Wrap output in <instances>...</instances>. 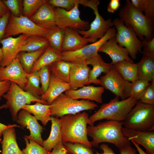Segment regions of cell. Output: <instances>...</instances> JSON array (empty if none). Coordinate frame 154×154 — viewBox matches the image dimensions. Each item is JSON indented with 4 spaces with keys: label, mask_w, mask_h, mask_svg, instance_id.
Masks as SVG:
<instances>
[{
    "label": "cell",
    "mask_w": 154,
    "mask_h": 154,
    "mask_svg": "<svg viewBox=\"0 0 154 154\" xmlns=\"http://www.w3.org/2000/svg\"><path fill=\"white\" fill-rule=\"evenodd\" d=\"M100 149L102 151L101 153L97 151H95V154H116L113 149L107 144L103 143L99 147Z\"/></svg>",
    "instance_id": "51"
},
{
    "label": "cell",
    "mask_w": 154,
    "mask_h": 154,
    "mask_svg": "<svg viewBox=\"0 0 154 154\" xmlns=\"http://www.w3.org/2000/svg\"><path fill=\"white\" fill-rule=\"evenodd\" d=\"M87 64L92 67L89 73V81L90 84H100L101 82L98 77L102 73H107L114 66L111 63L105 62L98 53L85 60Z\"/></svg>",
    "instance_id": "24"
},
{
    "label": "cell",
    "mask_w": 154,
    "mask_h": 154,
    "mask_svg": "<svg viewBox=\"0 0 154 154\" xmlns=\"http://www.w3.org/2000/svg\"><path fill=\"white\" fill-rule=\"evenodd\" d=\"M139 100L143 103L154 105V82H151Z\"/></svg>",
    "instance_id": "44"
},
{
    "label": "cell",
    "mask_w": 154,
    "mask_h": 154,
    "mask_svg": "<svg viewBox=\"0 0 154 154\" xmlns=\"http://www.w3.org/2000/svg\"><path fill=\"white\" fill-rule=\"evenodd\" d=\"M26 146L22 151L24 154H50L49 151L34 140L24 137Z\"/></svg>",
    "instance_id": "40"
},
{
    "label": "cell",
    "mask_w": 154,
    "mask_h": 154,
    "mask_svg": "<svg viewBox=\"0 0 154 154\" xmlns=\"http://www.w3.org/2000/svg\"><path fill=\"white\" fill-rule=\"evenodd\" d=\"M51 71L64 82L69 83L70 63L62 60L56 62L49 66Z\"/></svg>",
    "instance_id": "33"
},
{
    "label": "cell",
    "mask_w": 154,
    "mask_h": 154,
    "mask_svg": "<svg viewBox=\"0 0 154 154\" xmlns=\"http://www.w3.org/2000/svg\"><path fill=\"white\" fill-rule=\"evenodd\" d=\"M48 3L54 7H59L70 11L77 4L89 7L92 3L91 0H50Z\"/></svg>",
    "instance_id": "37"
},
{
    "label": "cell",
    "mask_w": 154,
    "mask_h": 154,
    "mask_svg": "<svg viewBox=\"0 0 154 154\" xmlns=\"http://www.w3.org/2000/svg\"><path fill=\"white\" fill-rule=\"evenodd\" d=\"M5 108H8L6 104L1 106L0 107V110ZM11 127H18L22 128L20 125H17L16 124L7 125L0 122V139H1V138L3 135V132L6 129Z\"/></svg>",
    "instance_id": "50"
},
{
    "label": "cell",
    "mask_w": 154,
    "mask_h": 154,
    "mask_svg": "<svg viewBox=\"0 0 154 154\" xmlns=\"http://www.w3.org/2000/svg\"><path fill=\"white\" fill-rule=\"evenodd\" d=\"M11 14L9 11L0 18V43L3 38Z\"/></svg>",
    "instance_id": "46"
},
{
    "label": "cell",
    "mask_w": 154,
    "mask_h": 154,
    "mask_svg": "<svg viewBox=\"0 0 154 154\" xmlns=\"http://www.w3.org/2000/svg\"><path fill=\"white\" fill-rule=\"evenodd\" d=\"M78 4L70 11L56 7L54 8L55 21L56 26L65 30L73 29L79 31H86L90 27L89 23L82 20L80 17Z\"/></svg>",
    "instance_id": "10"
},
{
    "label": "cell",
    "mask_w": 154,
    "mask_h": 154,
    "mask_svg": "<svg viewBox=\"0 0 154 154\" xmlns=\"http://www.w3.org/2000/svg\"><path fill=\"white\" fill-rule=\"evenodd\" d=\"M60 60H62V52L49 46L37 61L31 73Z\"/></svg>",
    "instance_id": "28"
},
{
    "label": "cell",
    "mask_w": 154,
    "mask_h": 154,
    "mask_svg": "<svg viewBox=\"0 0 154 154\" xmlns=\"http://www.w3.org/2000/svg\"><path fill=\"white\" fill-rule=\"evenodd\" d=\"M113 65L118 72L126 81L132 83L138 79L136 63L123 60Z\"/></svg>",
    "instance_id": "30"
},
{
    "label": "cell",
    "mask_w": 154,
    "mask_h": 154,
    "mask_svg": "<svg viewBox=\"0 0 154 154\" xmlns=\"http://www.w3.org/2000/svg\"><path fill=\"white\" fill-rule=\"evenodd\" d=\"M46 0H23L22 15L29 18L34 15Z\"/></svg>",
    "instance_id": "39"
},
{
    "label": "cell",
    "mask_w": 154,
    "mask_h": 154,
    "mask_svg": "<svg viewBox=\"0 0 154 154\" xmlns=\"http://www.w3.org/2000/svg\"><path fill=\"white\" fill-rule=\"evenodd\" d=\"M123 122L107 120L96 126H87L88 136L91 137L92 147H98L100 143L106 142L114 145L119 149L131 144L122 132Z\"/></svg>",
    "instance_id": "1"
},
{
    "label": "cell",
    "mask_w": 154,
    "mask_h": 154,
    "mask_svg": "<svg viewBox=\"0 0 154 154\" xmlns=\"http://www.w3.org/2000/svg\"><path fill=\"white\" fill-rule=\"evenodd\" d=\"M99 80L100 85L104 89L110 91L121 100L130 97L131 83L124 80L114 66Z\"/></svg>",
    "instance_id": "11"
},
{
    "label": "cell",
    "mask_w": 154,
    "mask_h": 154,
    "mask_svg": "<svg viewBox=\"0 0 154 154\" xmlns=\"http://www.w3.org/2000/svg\"><path fill=\"white\" fill-rule=\"evenodd\" d=\"M60 119L62 142L80 143L92 147L88 137L87 128L88 124L92 125L87 112L65 115Z\"/></svg>",
    "instance_id": "2"
},
{
    "label": "cell",
    "mask_w": 154,
    "mask_h": 154,
    "mask_svg": "<svg viewBox=\"0 0 154 154\" xmlns=\"http://www.w3.org/2000/svg\"><path fill=\"white\" fill-rule=\"evenodd\" d=\"M90 41L89 38H84L80 34L79 30L73 29H66L61 51L78 50L88 44Z\"/></svg>",
    "instance_id": "22"
},
{
    "label": "cell",
    "mask_w": 154,
    "mask_h": 154,
    "mask_svg": "<svg viewBox=\"0 0 154 154\" xmlns=\"http://www.w3.org/2000/svg\"><path fill=\"white\" fill-rule=\"evenodd\" d=\"M50 154H68L62 141L59 142L57 144Z\"/></svg>",
    "instance_id": "47"
},
{
    "label": "cell",
    "mask_w": 154,
    "mask_h": 154,
    "mask_svg": "<svg viewBox=\"0 0 154 154\" xmlns=\"http://www.w3.org/2000/svg\"><path fill=\"white\" fill-rule=\"evenodd\" d=\"M11 82L8 80L0 81V101L3 95L8 90Z\"/></svg>",
    "instance_id": "48"
},
{
    "label": "cell",
    "mask_w": 154,
    "mask_h": 154,
    "mask_svg": "<svg viewBox=\"0 0 154 154\" xmlns=\"http://www.w3.org/2000/svg\"><path fill=\"white\" fill-rule=\"evenodd\" d=\"M2 97L6 100V104L9 108L14 121H16L19 112L25 105L33 102L48 104L45 101L33 96L12 82L9 90Z\"/></svg>",
    "instance_id": "7"
},
{
    "label": "cell",
    "mask_w": 154,
    "mask_h": 154,
    "mask_svg": "<svg viewBox=\"0 0 154 154\" xmlns=\"http://www.w3.org/2000/svg\"><path fill=\"white\" fill-rule=\"evenodd\" d=\"M50 105L51 116L58 118L66 115L75 114L83 111L94 110L98 106L90 100L72 99L63 93Z\"/></svg>",
    "instance_id": "6"
},
{
    "label": "cell",
    "mask_w": 154,
    "mask_h": 154,
    "mask_svg": "<svg viewBox=\"0 0 154 154\" xmlns=\"http://www.w3.org/2000/svg\"><path fill=\"white\" fill-rule=\"evenodd\" d=\"M136 150L129 145L119 149L120 154H136Z\"/></svg>",
    "instance_id": "52"
},
{
    "label": "cell",
    "mask_w": 154,
    "mask_h": 154,
    "mask_svg": "<svg viewBox=\"0 0 154 154\" xmlns=\"http://www.w3.org/2000/svg\"><path fill=\"white\" fill-rule=\"evenodd\" d=\"M3 59V53L1 48H0V66H1V63Z\"/></svg>",
    "instance_id": "55"
},
{
    "label": "cell",
    "mask_w": 154,
    "mask_h": 154,
    "mask_svg": "<svg viewBox=\"0 0 154 154\" xmlns=\"http://www.w3.org/2000/svg\"><path fill=\"white\" fill-rule=\"evenodd\" d=\"M123 135L142 146L148 154H154V131H140L122 128Z\"/></svg>",
    "instance_id": "21"
},
{
    "label": "cell",
    "mask_w": 154,
    "mask_h": 154,
    "mask_svg": "<svg viewBox=\"0 0 154 154\" xmlns=\"http://www.w3.org/2000/svg\"><path fill=\"white\" fill-rule=\"evenodd\" d=\"M116 30L112 27L104 35L96 41L78 50L73 51L62 52V60L71 62L77 59L85 60L96 55L98 54L99 49L106 41L111 38L115 37Z\"/></svg>",
    "instance_id": "12"
},
{
    "label": "cell",
    "mask_w": 154,
    "mask_h": 154,
    "mask_svg": "<svg viewBox=\"0 0 154 154\" xmlns=\"http://www.w3.org/2000/svg\"><path fill=\"white\" fill-rule=\"evenodd\" d=\"M70 62V90H76L90 84L89 75L91 69L87 64L85 60L79 59Z\"/></svg>",
    "instance_id": "14"
},
{
    "label": "cell",
    "mask_w": 154,
    "mask_h": 154,
    "mask_svg": "<svg viewBox=\"0 0 154 154\" xmlns=\"http://www.w3.org/2000/svg\"><path fill=\"white\" fill-rule=\"evenodd\" d=\"M149 81L144 80L138 79L131 83L130 97L139 100L143 93L150 84Z\"/></svg>",
    "instance_id": "41"
},
{
    "label": "cell",
    "mask_w": 154,
    "mask_h": 154,
    "mask_svg": "<svg viewBox=\"0 0 154 154\" xmlns=\"http://www.w3.org/2000/svg\"><path fill=\"white\" fill-rule=\"evenodd\" d=\"M68 154H95L92 147L78 143L63 142Z\"/></svg>",
    "instance_id": "38"
},
{
    "label": "cell",
    "mask_w": 154,
    "mask_h": 154,
    "mask_svg": "<svg viewBox=\"0 0 154 154\" xmlns=\"http://www.w3.org/2000/svg\"><path fill=\"white\" fill-rule=\"evenodd\" d=\"M38 71L43 94L48 88L50 82L51 71L49 66H44Z\"/></svg>",
    "instance_id": "42"
},
{
    "label": "cell",
    "mask_w": 154,
    "mask_h": 154,
    "mask_svg": "<svg viewBox=\"0 0 154 154\" xmlns=\"http://www.w3.org/2000/svg\"><path fill=\"white\" fill-rule=\"evenodd\" d=\"M28 36L21 34L16 38L11 37L1 40L0 43L2 45L3 59L1 67L8 66L16 57Z\"/></svg>",
    "instance_id": "16"
},
{
    "label": "cell",
    "mask_w": 154,
    "mask_h": 154,
    "mask_svg": "<svg viewBox=\"0 0 154 154\" xmlns=\"http://www.w3.org/2000/svg\"><path fill=\"white\" fill-rule=\"evenodd\" d=\"M27 73L24 70L18 55L9 65L0 66V81L8 80L17 84L25 91L27 82Z\"/></svg>",
    "instance_id": "15"
},
{
    "label": "cell",
    "mask_w": 154,
    "mask_h": 154,
    "mask_svg": "<svg viewBox=\"0 0 154 154\" xmlns=\"http://www.w3.org/2000/svg\"><path fill=\"white\" fill-rule=\"evenodd\" d=\"M133 6L154 23V0H131Z\"/></svg>",
    "instance_id": "36"
},
{
    "label": "cell",
    "mask_w": 154,
    "mask_h": 154,
    "mask_svg": "<svg viewBox=\"0 0 154 154\" xmlns=\"http://www.w3.org/2000/svg\"><path fill=\"white\" fill-rule=\"evenodd\" d=\"M51 129L48 138L43 141L42 146L51 152L59 141H62L60 119L59 118L51 116Z\"/></svg>",
    "instance_id": "29"
},
{
    "label": "cell",
    "mask_w": 154,
    "mask_h": 154,
    "mask_svg": "<svg viewBox=\"0 0 154 154\" xmlns=\"http://www.w3.org/2000/svg\"><path fill=\"white\" fill-rule=\"evenodd\" d=\"M49 30L42 28L23 15L16 17L11 14L3 38L20 34L37 35L45 37Z\"/></svg>",
    "instance_id": "8"
},
{
    "label": "cell",
    "mask_w": 154,
    "mask_h": 154,
    "mask_svg": "<svg viewBox=\"0 0 154 154\" xmlns=\"http://www.w3.org/2000/svg\"><path fill=\"white\" fill-rule=\"evenodd\" d=\"M16 121L22 128H27L29 130L30 135H25V137L34 140L42 146L43 140L41 133L44 129L34 116L25 110L21 109L18 114Z\"/></svg>",
    "instance_id": "17"
},
{
    "label": "cell",
    "mask_w": 154,
    "mask_h": 154,
    "mask_svg": "<svg viewBox=\"0 0 154 154\" xmlns=\"http://www.w3.org/2000/svg\"><path fill=\"white\" fill-rule=\"evenodd\" d=\"M132 143L133 144L137 149L139 154H148L146 152H145L140 147L139 145L138 144L137 142L133 139H131L130 140Z\"/></svg>",
    "instance_id": "54"
},
{
    "label": "cell",
    "mask_w": 154,
    "mask_h": 154,
    "mask_svg": "<svg viewBox=\"0 0 154 154\" xmlns=\"http://www.w3.org/2000/svg\"><path fill=\"white\" fill-rule=\"evenodd\" d=\"M49 46L45 37L37 35H31L27 37L25 43L20 49V52L34 51L46 48Z\"/></svg>",
    "instance_id": "32"
},
{
    "label": "cell",
    "mask_w": 154,
    "mask_h": 154,
    "mask_svg": "<svg viewBox=\"0 0 154 154\" xmlns=\"http://www.w3.org/2000/svg\"><path fill=\"white\" fill-rule=\"evenodd\" d=\"M1 154H24L19 148L16 141L14 127L9 128L3 133Z\"/></svg>",
    "instance_id": "25"
},
{
    "label": "cell",
    "mask_w": 154,
    "mask_h": 154,
    "mask_svg": "<svg viewBox=\"0 0 154 154\" xmlns=\"http://www.w3.org/2000/svg\"><path fill=\"white\" fill-rule=\"evenodd\" d=\"M119 0H111L107 7V10L110 13H114L120 6Z\"/></svg>",
    "instance_id": "49"
},
{
    "label": "cell",
    "mask_w": 154,
    "mask_h": 154,
    "mask_svg": "<svg viewBox=\"0 0 154 154\" xmlns=\"http://www.w3.org/2000/svg\"><path fill=\"white\" fill-rule=\"evenodd\" d=\"M136 64L138 79L154 82V57L143 54Z\"/></svg>",
    "instance_id": "26"
},
{
    "label": "cell",
    "mask_w": 154,
    "mask_h": 154,
    "mask_svg": "<svg viewBox=\"0 0 154 154\" xmlns=\"http://www.w3.org/2000/svg\"><path fill=\"white\" fill-rule=\"evenodd\" d=\"M46 48L32 52L21 51L19 52L18 55L19 61L27 73L31 72L35 62Z\"/></svg>",
    "instance_id": "31"
},
{
    "label": "cell",
    "mask_w": 154,
    "mask_h": 154,
    "mask_svg": "<svg viewBox=\"0 0 154 154\" xmlns=\"http://www.w3.org/2000/svg\"><path fill=\"white\" fill-rule=\"evenodd\" d=\"M2 1L13 15L19 17L22 15V1L3 0Z\"/></svg>",
    "instance_id": "43"
},
{
    "label": "cell",
    "mask_w": 154,
    "mask_h": 154,
    "mask_svg": "<svg viewBox=\"0 0 154 154\" xmlns=\"http://www.w3.org/2000/svg\"><path fill=\"white\" fill-rule=\"evenodd\" d=\"M93 10L95 17L90 24L89 29L86 31H79L83 37L90 39V42L94 43L102 37L110 28L113 27L112 21L110 18L105 20L99 13L98 6Z\"/></svg>",
    "instance_id": "13"
},
{
    "label": "cell",
    "mask_w": 154,
    "mask_h": 154,
    "mask_svg": "<svg viewBox=\"0 0 154 154\" xmlns=\"http://www.w3.org/2000/svg\"><path fill=\"white\" fill-rule=\"evenodd\" d=\"M143 54L154 57V37L151 39L144 38L141 41Z\"/></svg>",
    "instance_id": "45"
},
{
    "label": "cell",
    "mask_w": 154,
    "mask_h": 154,
    "mask_svg": "<svg viewBox=\"0 0 154 154\" xmlns=\"http://www.w3.org/2000/svg\"><path fill=\"white\" fill-rule=\"evenodd\" d=\"M69 90L70 87L69 83L64 82L51 71L48 88L40 98L46 102L48 105H50L60 95Z\"/></svg>",
    "instance_id": "23"
},
{
    "label": "cell",
    "mask_w": 154,
    "mask_h": 154,
    "mask_svg": "<svg viewBox=\"0 0 154 154\" xmlns=\"http://www.w3.org/2000/svg\"><path fill=\"white\" fill-rule=\"evenodd\" d=\"M27 82L25 91L39 99L43 94L41 87L38 71L27 75Z\"/></svg>",
    "instance_id": "34"
},
{
    "label": "cell",
    "mask_w": 154,
    "mask_h": 154,
    "mask_svg": "<svg viewBox=\"0 0 154 154\" xmlns=\"http://www.w3.org/2000/svg\"><path fill=\"white\" fill-rule=\"evenodd\" d=\"M112 22L117 31L115 38L117 43L127 50L132 59H135L138 53L141 52V41L133 31L125 26L119 18L114 19Z\"/></svg>",
    "instance_id": "9"
},
{
    "label": "cell",
    "mask_w": 154,
    "mask_h": 154,
    "mask_svg": "<svg viewBox=\"0 0 154 154\" xmlns=\"http://www.w3.org/2000/svg\"><path fill=\"white\" fill-rule=\"evenodd\" d=\"M125 3L119 11V18L133 31L141 41L153 37L154 23L137 9L130 0H127Z\"/></svg>",
    "instance_id": "3"
},
{
    "label": "cell",
    "mask_w": 154,
    "mask_h": 154,
    "mask_svg": "<svg viewBox=\"0 0 154 154\" xmlns=\"http://www.w3.org/2000/svg\"><path fill=\"white\" fill-rule=\"evenodd\" d=\"M22 109L33 114L37 120L40 121L44 126L46 125L50 121L51 111L50 105L36 102L33 105L26 104L23 106Z\"/></svg>",
    "instance_id": "27"
},
{
    "label": "cell",
    "mask_w": 154,
    "mask_h": 154,
    "mask_svg": "<svg viewBox=\"0 0 154 154\" xmlns=\"http://www.w3.org/2000/svg\"><path fill=\"white\" fill-rule=\"evenodd\" d=\"M116 97L108 103L103 104L99 109L89 117L92 126L97 121L106 119L123 122L137 101L131 97L119 100Z\"/></svg>",
    "instance_id": "4"
},
{
    "label": "cell",
    "mask_w": 154,
    "mask_h": 154,
    "mask_svg": "<svg viewBox=\"0 0 154 154\" xmlns=\"http://www.w3.org/2000/svg\"><path fill=\"white\" fill-rule=\"evenodd\" d=\"M9 11H10L4 4L2 0H0V18Z\"/></svg>",
    "instance_id": "53"
},
{
    "label": "cell",
    "mask_w": 154,
    "mask_h": 154,
    "mask_svg": "<svg viewBox=\"0 0 154 154\" xmlns=\"http://www.w3.org/2000/svg\"><path fill=\"white\" fill-rule=\"evenodd\" d=\"M64 30L56 26L49 30L45 37L48 42L49 46L61 52Z\"/></svg>",
    "instance_id": "35"
},
{
    "label": "cell",
    "mask_w": 154,
    "mask_h": 154,
    "mask_svg": "<svg viewBox=\"0 0 154 154\" xmlns=\"http://www.w3.org/2000/svg\"><path fill=\"white\" fill-rule=\"evenodd\" d=\"M104 90V88L102 86H85L76 90H68L65 94L72 99L94 101L101 104L103 102L102 96Z\"/></svg>",
    "instance_id": "20"
},
{
    "label": "cell",
    "mask_w": 154,
    "mask_h": 154,
    "mask_svg": "<svg viewBox=\"0 0 154 154\" xmlns=\"http://www.w3.org/2000/svg\"><path fill=\"white\" fill-rule=\"evenodd\" d=\"M115 36L106 41L100 47L98 52L108 54L112 60L111 63L113 65L123 60L133 62L129 56L127 50L118 44Z\"/></svg>",
    "instance_id": "18"
},
{
    "label": "cell",
    "mask_w": 154,
    "mask_h": 154,
    "mask_svg": "<svg viewBox=\"0 0 154 154\" xmlns=\"http://www.w3.org/2000/svg\"><path fill=\"white\" fill-rule=\"evenodd\" d=\"M124 127L140 131H154V105L137 101L123 121Z\"/></svg>",
    "instance_id": "5"
},
{
    "label": "cell",
    "mask_w": 154,
    "mask_h": 154,
    "mask_svg": "<svg viewBox=\"0 0 154 154\" xmlns=\"http://www.w3.org/2000/svg\"><path fill=\"white\" fill-rule=\"evenodd\" d=\"M48 1L42 5L29 19L38 26L50 30L56 26L54 8Z\"/></svg>",
    "instance_id": "19"
}]
</instances>
